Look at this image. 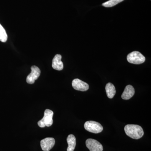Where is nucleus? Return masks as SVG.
<instances>
[{"label":"nucleus","instance_id":"8","mask_svg":"<svg viewBox=\"0 0 151 151\" xmlns=\"http://www.w3.org/2000/svg\"><path fill=\"white\" fill-rule=\"evenodd\" d=\"M72 85L73 89L78 91L84 92L89 89L88 84L78 78L73 79L72 81Z\"/></svg>","mask_w":151,"mask_h":151},{"label":"nucleus","instance_id":"6","mask_svg":"<svg viewBox=\"0 0 151 151\" xmlns=\"http://www.w3.org/2000/svg\"><path fill=\"white\" fill-rule=\"evenodd\" d=\"M86 145L90 151H103V147L101 143L94 139H87Z\"/></svg>","mask_w":151,"mask_h":151},{"label":"nucleus","instance_id":"10","mask_svg":"<svg viewBox=\"0 0 151 151\" xmlns=\"http://www.w3.org/2000/svg\"><path fill=\"white\" fill-rule=\"evenodd\" d=\"M134 93L135 89L134 87L131 85H127L122 94V98L123 100H129L134 96Z\"/></svg>","mask_w":151,"mask_h":151},{"label":"nucleus","instance_id":"11","mask_svg":"<svg viewBox=\"0 0 151 151\" xmlns=\"http://www.w3.org/2000/svg\"><path fill=\"white\" fill-rule=\"evenodd\" d=\"M67 142L68 144L67 151H73L76 146V139L73 134L69 135L67 138Z\"/></svg>","mask_w":151,"mask_h":151},{"label":"nucleus","instance_id":"14","mask_svg":"<svg viewBox=\"0 0 151 151\" xmlns=\"http://www.w3.org/2000/svg\"><path fill=\"white\" fill-rule=\"evenodd\" d=\"M8 36L5 30L0 24V41L5 42L7 40Z\"/></svg>","mask_w":151,"mask_h":151},{"label":"nucleus","instance_id":"2","mask_svg":"<svg viewBox=\"0 0 151 151\" xmlns=\"http://www.w3.org/2000/svg\"><path fill=\"white\" fill-rule=\"evenodd\" d=\"M53 111L49 109H46L44 112L43 118L38 122L39 127L44 128L45 127H50L53 124L52 117L53 116Z\"/></svg>","mask_w":151,"mask_h":151},{"label":"nucleus","instance_id":"5","mask_svg":"<svg viewBox=\"0 0 151 151\" xmlns=\"http://www.w3.org/2000/svg\"><path fill=\"white\" fill-rule=\"evenodd\" d=\"M31 69V72L27 77L26 81L28 84H33L39 77L41 71L40 69L35 65H33Z\"/></svg>","mask_w":151,"mask_h":151},{"label":"nucleus","instance_id":"4","mask_svg":"<svg viewBox=\"0 0 151 151\" xmlns=\"http://www.w3.org/2000/svg\"><path fill=\"white\" fill-rule=\"evenodd\" d=\"M84 129L88 132L98 134L103 131V126L98 122L94 121H87L84 125Z\"/></svg>","mask_w":151,"mask_h":151},{"label":"nucleus","instance_id":"9","mask_svg":"<svg viewBox=\"0 0 151 151\" xmlns=\"http://www.w3.org/2000/svg\"><path fill=\"white\" fill-rule=\"evenodd\" d=\"M62 56L60 55L57 54L52 60V67L53 69L58 70H61L63 69V64L61 61Z\"/></svg>","mask_w":151,"mask_h":151},{"label":"nucleus","instance_id":"3","mask_svg":"<svg viewBox=\"0 0 151 151\" xmlns=\"http://www.w3.org/2000/svg\"><path fill=\"white\" fill-rule=\"evenodd\" d=\"M128 62L134 64H141L145 61V58L139 51H133L127 57Z\"/></svg>","mask_w":151,"mask_h":151},{"label":"nucleus","instance_id":"1","mask_svg":"<svg viewBox=\"0 0 151 151\" xmlns=\"http://www.w3.org/2000/svg\"><path fill=\"white\" fill-rule=\"evenodd\" d=\"M124 131L127 136L134 139H139L144 134V131L140 126L134 124H128L124 128Z\"/></svg>","mask_w":151,"mask_h":151},{"label":"nucleus","instance_id":"7","mask_svg":"<svg viewBox=\"0 0 151 151\" xmlns=\"http://www.w3.org/2000/svg\"><path fill=\"white\" fill-rule=\"evenodd\" d=\"M55 144V140L53 138H46L40 141V146L42 150L49 151L53 148Z\"/></svg>","mask_w":151,"mask_h":151},{"label":"nucleus","instance_id":"13","mask_svg":"<svg viewBox=\"0 0 151 151\" xmlns=\"http://www.w3.org/2000/svg\"><path fill=\"white\" fill-rule=\"evenodd\" d=\"M124 1V0H109L108 1L103 3L102 5L105 7H112Z\"/></svg>","mask_w":151,"mask_h":151},{"label":"nucleus","instance_id":"12","mask_svg":"<svg viewBox=\"0 0 151 151\" xmlns=\"http://www.w3.org/2000/svg\"><path fill=\"white\" fill-rule=\"evenodd\" d=\"M106 94L108 98L112 99L115 96L116 93L115 86L111 83H108L105 86Z\"/></svg>","mask_w":151,"mask_h":151}]
</instances>
